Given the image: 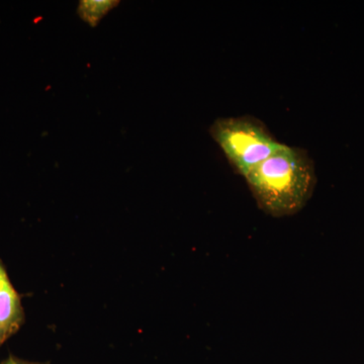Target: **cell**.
Returning <instances> with one entry per match:
<instances>
[{
	"instance_id": "6da1fadb",
	"label": "cell",
	"mask_w": 364,
	"mask_h": 364,
	"mask_svg": "<svg viewBox=\"0 0 364 364\" xmlns=\"http://www.w3.org/2000/svg\"><path fill=\"white\" fill-rule=\"evenodd\" d=\"M258 208L274 218L303 210L317 184L308 151L284 144L244 177Z\"/></svg>"
},
{
	"instance_id": "7a4b0ae2",
	"label": "cell",
	"mask_w": 364,
	"mask_h": 364,
	"mask_svg": "<svg viewBox=\"0 0 364 364\" xmlns=\"http://www.w3.org/2000/svg\"><path fill=\"white\" fill-rule=\"evenodd\" d=\"M210 135L234 171L243 177L284 144L277 140L262 121L249 114L218 117L210 124Z\"/></svg>"
},
{
	"instance_id": "3957f363",
	"label": "cell",
	"mask_w": 364,
	"mask_h": 364,
	"mask_svg": "<svg viewBox=\"0 0 364 364\" xmlns=\"http://www.w3.org/2000/svg\"><path fill=\"white\" fill-rule=\"evenodd\" d=\"M23 323L25 310L20 294L14 289L0 259V347L21 329Z\"/></svg>"
},
{
	"instance_id": "277c9868",
	"label": "cell",
	"mask_w": 364,
	"mask_h": 364,
	"mask_svg": "<svg viewBox=\"0 0 364 364\" xmlns=\"http://www.w3.org/2000/svg\"><path fill=\"white\" fill-rule=\"evenodd\" d=\"M117 4V0H82L79 2L77 13L81 20L95 26Z\"/></svg>"
},
{
	"instance_id": "5b68a950",
	"label": "cell",
	"mask_w": 364,
	"mask_h": 364,
	"mask_svg": "<svg viewBox=\"0 0 364 364\" xmlns=\"http://www.w3.org/2000/svg\"><path fill=\"white\" fill-rule=\"evenodd\" d=\"M0 364H49L48 363H33V361H26L23 359L16 358L14 355H9V358L4 359Z\"/></svg>"
}]
</instances>
